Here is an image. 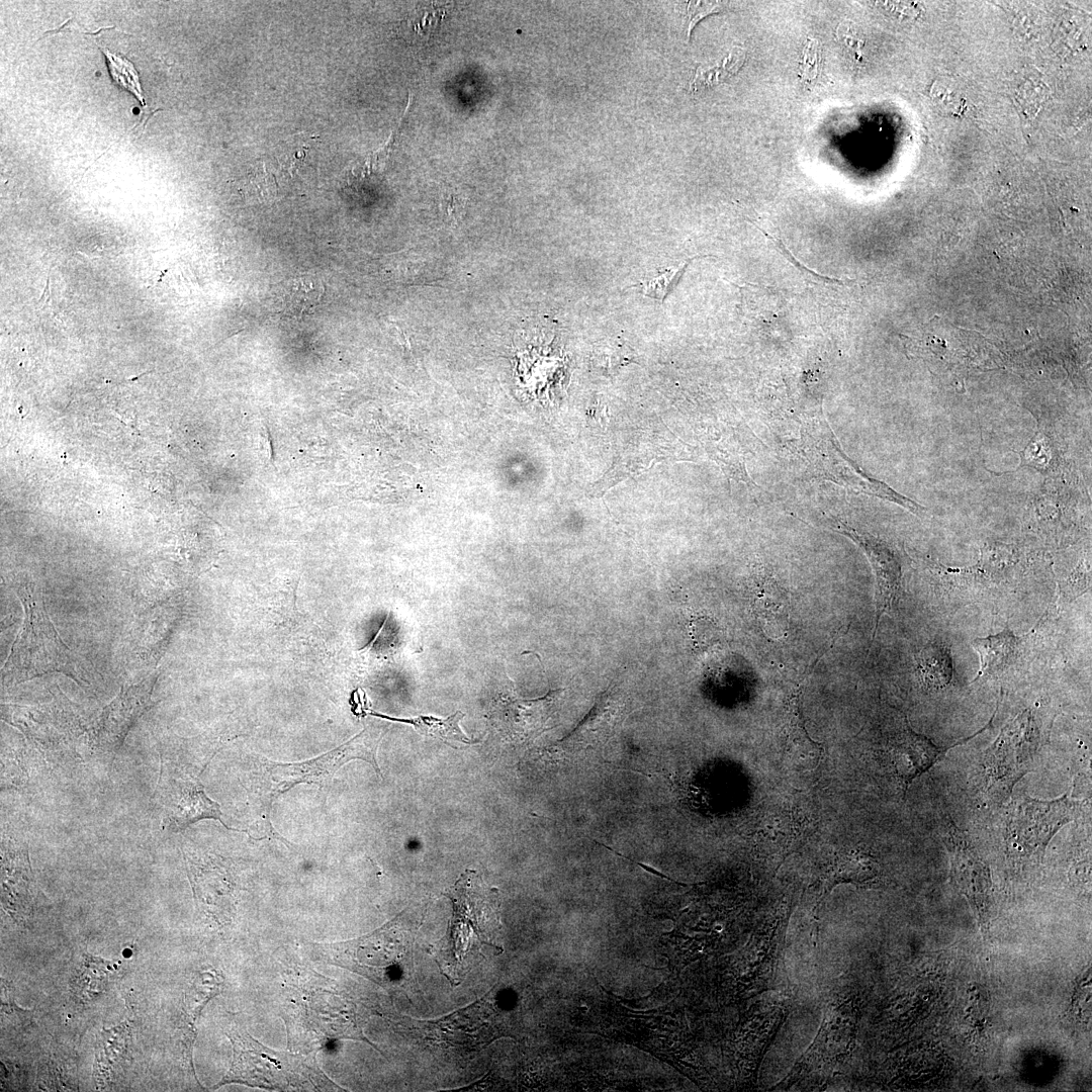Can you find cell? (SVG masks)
<instances>
[{"instance_id":"74e56055","label":"cell","mask_w":1092,"mask_h":1092,"mask_svg":"<svg viewBox=\"0 0 1092 1092\" xmlns=\"http://www.w3.org/2000/svg\"><path fill=\"white\" fill-rule=\"evenodd\" d=\"M746 59L745 51L739 47H734L727 57L722 60V68L726 73L730 75L736 74L743 66Z\"/></svg>"},{"instance_id":"ac0fdd59","label":"cell","mask_w":1092,"mask_h":1092,"mask_svg":"<svg viewBox=\"0 0 1092 1092\" xmlns=\"http://www.w3.org/2000/svg\"><path fill=\"white\" fill-rule=\"evenodd\" d=\"M792 691L785 706V746L787 760L797 769H811L818 765L822 755V744L814 741L807 733L800 708L801 695L806 676Z\"/></svg>"},{"instance_id":"4dcf8cb0","label":"cell","mask_w":1092,"mask_h":1092,"mask_svg":"<svg viewBox=\"0 0 1092 1092\" xmlns=\"http://www.w3.org/2000/svg\"><path fill=\"white\" fill-rule=\"evenodd\" d=\"M821 64V46L816 38H809L803 50L801 72L805 80L818 77Z\"/></svg>"},{"instance_id":"9a60e30c","label":"cell","mask_w":1092,"mask_h":1092,"mask_svg":"<svg viewBox=\"0 0 1092 1092\" xmlns=\"http://www.w3.org/2000/svg\"><path fill=\"white\" fill-rule=\"evenodd\" d=\"M751 608L764 634L774 640L787 636L790 601L787 590L764 567L752 578Z\"/></svg>"},{"instance_id":"ffe728a7","label":"cell","mask_w":1092,"mask_h":1092,"mask_svg":"<svg viewBox=\"0 0 1092 1092\" xmlns=\"http://www.w3.org/2000/svg\"><path fill=\"white\" fill-rule=\"evenodd\" d=\"M914 671L926 692L944 690L954 675L950 648L941 641L928 642L914 655Z\"/></svg>"},{"instance_id":"ba28073f","label":"cell","mask_w":1092,"mask_h":1092,"mask_svg":"<svg viewBox=\"0 0 1092 1092\" xmlns=\"http://www.w3.org/2000/svg\"><path fill=\"white\" fill-rule=\"evenodd\" d=\"M383 734L384 731L380 730L372 735L368 727H365L347 742L309 760L294 763L265 762L270 793L276 797L298 784L328 787L337 770L352 759L367 761L377 775L381 776L376 750Z\"/></svg>"},{"instance_id":"8fae6325","label":"cell","mask_w":1092,"mask_h":1092,"mask_svg":"<svg viewBox=\"0 0 1092 1092\" xmlns=\"http://www.w3.org/2000/svg\"><path fill=\"white\" fill-rule=\"evenodd\" d=\"M997 710L998 705L988 723L980 730L949 745H936L927 736L917 733L909 724L907 717L904 716L900 727L889 738L887 744V756L896 778L900 782L903 794H906L909 786L916 778L938 762L949 749L967 743L987 730L993 724Z\"/></svg>"},{"instance_id":"4fadbf2b","label":"cell","mask_w":1092,"mask_h":1092,"mask_svg":"<svg viewBox=\"0 0 1092 1092\" xmlns=\"http://www.w3.org/2000/svg\"><path fill=\"white\" fill-rule=\"evenodd\" d=\"M941 837L949 855L952 879L977 911L984 914L990 898L988 867L968 833L949 817Z\"/></svg>"},{"instance_id":"f1b7e54d","label":"cell","mask_w":1092,"mask_h":1092,"mask_svg":"<svg viewBox=\"0 0 1092 1092\" xmlns=\"http://www.w3.org/2000/svg\"><path fill=\"white\" fill-rule=\"evenodd\" d=\"M418 13H415L408 20L407 24L413 33L420 36H427L431 32L435 31L437 24L440 22L443 16V9L435 5L423 6Z\"/></svg>"},{"instance_id":"8992f818","label":"cell","mask_w":1092,"mask_h":1092,"mask_svg":"<svg viewBox=\"0 0 1092 1092\" xmlns=\"http://www.w3.org/2000/svg\"><path fill=\"white\" fill-rule=\"evenodd\" d=\"M801 450L811 470L825 479L896 503L913 514L923 508L897 493L885 483L867 475L839 448L833 433L823 418H811L803 423Z\"/></svg>"},{"instance_id":"3957f363","label":"cell","mask_w":1092,"mask_h":1092,"mask_svg":"<svg viewBox=\"0 0 1092 1092\" xmlns=\"http://www.w3.org/2000/svg\"><path fill=\"white\" fill-rule=\"evenodd\" d=\"M24 609L21 630L2 668L5 685H16L51 672H62L83 685L76 660L50 620L44 602L32 584L16 589Z\"/></svg>"},{"instance_id":"277c9868","label":"cell","mask_w":1092,"mask_h":1092,"mask_svg":"<svg viewBox=\"0 0 1092 1092\" xmlns=\"http://www.w3.org/2000/svg\"><path fill=\"white\" fill-rule=\"evenodd\" d=\"M1035 711L1027 708L1009 721L985 750L981 770L989 798L1005 801L1015 785L1033 766L1041 743V728Z\"/></svg>"},{"instance_id":"6da1fadb","label":"cell","mask_w":1092,"mask_h":1092,"mask_svg":"<svg viewBox=\"0 0 1092 1092\" xmlns=\"http://www.w3.org/2000/svg\"><path fill=\"white\" fill-rule=\"evenodd\" d=\"M444 895L452 903L453 912L446 935L430 950L452 987L466 974L464 963L484 946L499 952L494 944L500 930L498 891L487 887L475 871L466 870Z\"/></svg>"},{"instance_id":"5bb4252c","label":"cell","mask_w":1092,"mask_h":1092,"mask_svg":"<svg viewBox=\"0 0 1092 1092\" xmlns=\"http://www.w3.org/2000/svg\"><path fill=\"white\" fill-rule=\"evenodd\" d=\"M627 698L622 690L611 687L596 701L588 714L577 727L560 740V753L569 755L597 750L613 735L618 724L625 718Z\"/></svg>"},{"instance_id":"5b68a950","label":"cell","mask_w":1092,"mask_h":1092,"mask_svg":"<svg viewBox=\"0 0 1092 1092\" xmlns=\"http://www.w3.org/2000/svg\"><path fill=\"white\" fill-rule=\"evenodd\" d=\"M1085 802L1073 800L1069 793L1040 800L1023 795L1007 807L1005 845L1010 856L1018 860L1041 859L1056 833L1066 824L1079 818Z\"/></svg>"},{"instance_id":"e0dca14e","label":"cell","mask_w":1092,"mask_h":1092,"mask_svg":"<svg viewBox=\"0 0 1092 1092\" xmlns=\"http://www.w3.org/2000/svg\"><path fill=\"white\" fill-rule=\"evenodd\" d=\"M32 879L25 848L2 851V905L15 919L26 920L32 912Z\"/></svg>"},{"instance_id":"83f0119b","label":"cell","mask_w":1092,"mask_h":1092,"mask_svg":"<svg viewBox=\"0 0 1092 1092\" xmlns=\"http://www.w3.org/2000/svg\"><path fill=\"white\" fill-rule=\"evenodd\" d=\"M694 259L695 258L688 260L686 263L675 269L671 267L664 270L663 273L657 275L656 277L642 281L640 283L642 292L648 297L663 301L666 295L679 281L689 263Z\"/></svg>"},{"instance_id":"52a82bcc","label":"cell","mask_w":1092,"mask_h":1092,"mask_svg":"<svg viewBox=\"0 0 1092 1092\" xmlns=\"http://www.w3.org/2000/svg\"><path fill=\"white\" fill-rule=\"evenodd\" d=\"M399 917L376 931L349 941L318 945L328 962L378 984L395 979L406 948Z\"/></svg>"},{"instance_id":"9c48e42d","label":"cell","mask_w":1092,"mask_h":1092,"mask_svg":"<svg viewBox=\"0 0 1092 1092\" xmlns=\"http://www.w3.org/2000/svg\"><path fill=\"white\" fill-rule=\"evenodd\" d=\"M829 527L850 539L866 554L875 576V639L880 621L898 601L902 588V563L894 546L870 533L851 527L839 518L829 520Z\"/></svg>"},{"instance_id":"d590c367","label":"cell","mask_w":1092,"mask_h":1092,"mask_svg":"<svg viewBox=\"0 0 1092 1092\" xmlns=\"http://www.w3.org/2000/svg\"><path fill=\"white\" fill-rule=\"evenodd\" d=\"M933 91V99L936 104L942 109L953 114L954 111L959 112L962 108L961 103L964 101L961 99L960 94L956 92L951 87H945L944 85H935Z\"/></svg>"},{"instance_id":"2e32d148","label":"cell","mask_w":1092,"mask_h":1092,"mask_svg":"<svg viewBox=\"0 0 1092 1092\" xmlns=\"http://www.w3.org/2000/svg\"><path fill=\"white\" fill-rule=\"evenodd\" d=\"M973 648L980 657V667L972 682L999 678L1015 671L1023 661L1025 639L1014 634L1009 628L972 641Z\"/></svg>"},{"instance_id":"d4e9b609","label":"cell","mask_w":1092,"mask_h":1092,"mask_svg":"<svg viewBox=\"0 0 1092 1092\" xmlns=\"http://www.w3.org/2000/svg\"><path fill=\"white\" fill-rule=\"evenodd\" d=\"M222 979L215 972L197 974L186 994L187 1015L193 1023L206 1003L218 994Z\"/></svg>"},{"instance_id":"4316f807","label":"cell","mask_w":1092,"mask_h":1092,"mask_svg":"<svg viewBox=\"0 0 1092 1092\" xmlns=\"http://www.w3.org/2000/svg\"><path fill=\"white\" fill-rule=\"evenodd\" d=\"M101 51L106 57L109 72L113 80L119 86L132 93L142 104H145L139 75L133 65L128 60L113 55L104 49H101Z\"/></svg>"},{"instance_id":"484cf974","label":"cell","mask_w":1092,"mask_h":1092,"mask_svg":"<svg viewBox=\"0 0 1092 1092\" xmlns=\"http://www.w3.org/2000/svg\"><path fill=\"white\" fill-rule=\"evenodd\" d=\"M877 867V860L871 853L861 849L844 850L836 856L839 878L869 879L873 877Z\"/></svg>"},{"instance_id":"7402d4cb","label":"cell","mask_w":1092,"mask_h":1092,"mask_svg":"<svg viewBox=\"0 0 1092 1092\" xmlns=\"http://www.w3.org/2000/svg\"><path fill=\"white\" fill-rule=\"evenodd\" d=\"M364 714L387 721L413 725L419 734L438 738L453 748H458L459 744L468 745L475 743L474 740L467 737L460 727V721L465 716L461 711H456L446 718L422 715L412 718H397L378 713L371 709H365Z\"/></svg>"},{"instance_id":"e575fe53","label":"cell","mask_w":1092,"mask_h":1092,"mask_svg":"<svg viewBox=\"0 0 1092 1092\" xmlns=\"http://www.w3.org/2000/svg\"><path fill=\"white\" fill-rule=\"evenodd\" d=\"M729 75L721 67L712 68H698L694 80L691 83V88L694 91L714 86L723 82Z\"/></svg>"},{"instance_id":"603a6c76","label":"cell","mask_w":1092,"mask_h":1092,"mask_svg":"<svg viewBox=\"0 0 1092 1092\" xmlns=\"http://www.w3.org/2000/svg\"><path fill=\"white\" fill-rule=\"evenodd\" d=\"M115 968L109 962L86 953L78 972L79 975L75 977L73 983L76 990L74 992L82 998H92L105 988L107 982L115 974Z\"/></svg>"},{"instance_id":"1f68e13d","label":"cell","mask_w":1092,"mask_h":1092,"mask_svg":"<svg viewBox=\"0 0 1092 1092\" xmlns=\"http://www.w3.org/2000/svg\"><path fill=\"white\" fill-rule=\"evenodd\" d=\"M251 189L264 199H270L276 193V184L273 176L267 172L264 166L257 168L249 178L248 190Z\"/></svg>"},{"instance_id":"f35d334b","label":"cell","mask_w":1092,"mask_h":1092,"mask_svg":"<svg viewBox=\"0 0 1092 1092\" xmlns=\"http://www.w3.org/2000/svg\"><path fill=\"white\" fill-rule=\"evenodd\" d=\"M389 617H390V611L387 612V614H386L380 628L378 629V631H377L376 635L373 637V639L371 641H369V643L366 644L363 648L359 649L358 652L363 653V652L369 651L372 648V646L376 642L377 638L381 635V633H382V631H383Z\"/></svg>"},{"instance_id":"cb8c5ba5","label":"cell","mask_w":1092,"mask_h":1092,"mask_svg":"<svg viewBox=\"0 0 1092 1092\" xmlns=\"http://www.w3.org/2000/svg\"><path fill=\"white\" fill-rule=\"evenodd\" d=\"M323 293L324 286L320 280L302 277L293 281L285 294L284 302L288 311L303 315L318 304Z\"/></svg>"},{"instance_id":"836d02e7","label":"cell","mask_w":1092,"mask_h":1092,"mask_svg":"<svg viewBox=\"0 0 1092 1092\" xmlns=\"http://www.w3.org/2000/svg\"><path fill=\"white\" fill-rule=\"evenodd\" d=\"M719 11V5L716 2L708 1H691L687 5L688 26L687 34L690 38L692 30L696 24L704 17L717 13Z\"/></svg>"},{"instance_id":"30bf717a","label":"cell","mask_w":1092,"mask_h":1092,"mask_svg":"<svg viewBox=\"0 0 1092 1092\" xmlns=\"http://www.w3.org/2000/svg\"><path fill=\"white\" fill-rule=\"evenodd\" d=\"M159 673L122 687L119 694L102 710L91 732L93 746L115 756L134 723L156 703L152 694Z\"/></svg>"},{"instance_id":"44dd1931","label":"cell","mask_w":1092,"mask_h":1092,"mask_svg":"<svg viewBox=\"0 0 1092 1092\" xmlns=\"http://www.w3.org/2000/svg\"><path fill=\"white\" fill-rule=\"evenodd\" d=\"M131 1044V1031L127 1022L111 1028H103L96 1044L93 1079L96 1087L109 1084L113 1072L124 1063Z\"/></svg>"},{"instance_id":"d6a6232c","label":"cell","mask_w":1092,"mask_h":1092,"mask_svg":"<svg viewBox=\"0 0 1092 1092\" xmlns=\"http://www.w3.org/2000/svg\"><path fill=\"white\" fill-rule=\"evenodd\" d=\"M760 231H761V232H762V233H763V234H764V235H765V236H766V237H767V238H768L769 240H771V242H772V243L775 244L776 248H777V249H778V250H779V251L781 252V254H782V255H783V256H784V257H785V258H786V259H787V260H788V261H789L790 263H792V264H793V265H794L795 267H797V268H798V269H799V270H800L801 272H804V273H806V274H808V275L812 276V277H813V278H814L815 280H817V281H819V282H823V283H826V284H838V285H844V284H845V282H844V281H842L841 279H837V278H831V277H828V276H824V275H821V274H819V273L815 272L814 270H812V269H810V268L806 267L805 265H803V264H802L801 262H799V261H798V260H797V259L795 258V256H794V255H793V254H792V253H791V252L789 251V249H788V248H786V246H785V245H784V244H783V243H782V242H781L780 240H778V239L774 238L772 236L768 235V234H767V233H766L765 231H763V230H761V229H760Z\"/></svg>"},{"instance_id":"8d00e7d4","label":"cell","mask_w":1092,"mask_h":1092,"mask_svg":"<svg viewBox=\"0 0 1092 1092\" xmlns=\"http://www.w3.org/2000/svg\"><path fill=\"white\" fill-rule=\"evenodd\" d=\"M837 38L850 51L858 54L863 46L853 23L842 21L836 29Z\"/></svg>"},{"instance_id":"f546056e","label":"cell","mask_w":1092,"mask_h":1092,"mask_svg":"<svg viewBox=\"0 0 1092 1092\" xmlns=\"http://www.w3.org/2000/svg\"><path fill=\"white\" fill-rule=\"evenodd\" d=\"M1042 85L1040 80L1027 79L1015 89V98L1022 108L1030 110V108L1040 106V103L1046 97V88Z\"/></svg>"},{"instance_id":"7a4b0ae2","label":"cell","mask_w":1092,"mask_h":1092,"mask_svg":"<svg viewBox=\"0 0 1092 1092\" xmlns=\"http://www.w3.org/2000/svg\"><path fill=\"white\" fill-rule=\"evenodd\" d=\"M226 1035L233 1044V1060L214 1088L240 1083L277 1091L343 1090L323 1072L314 1055L275 1051L259 1042L241 1026L232 1027Z\"/></svg>"},{"instance_id":"7c38bea8","label":"cell","mask_w":1092,"mask_h":1092,"mask_svg":"<svg viewBox=\"0 0 1092 1092\" xmlns=\"http://www.w3.org/2000/svg\"><path fill=\"white\" fill-rule=\"evenodd\" d=\"M499 1014L487 1001L475 1002L469 1007L435 1022H427L423 1031L428 1037L455 1048L474 1050L502 1036Z\"/></svg>"},{"instance_id":"d6986e66","label":"cell","mask_w":1092,"mask_h":1092,"mask_svg":"<svg viewBox=\"0 0 1092 1092\" xmlns=\"http://www.w3.org/2000/svg\"><path fill=\"white\" fill-rule=\"evenodd\" d=\"M170 800L165 821L166 827L172 831H182L202 819L217 820L226 829L238 831L223 822L220 806L206 795L198 781L190 780L174 787V796Z\"/></svg>"}]
</instances>
